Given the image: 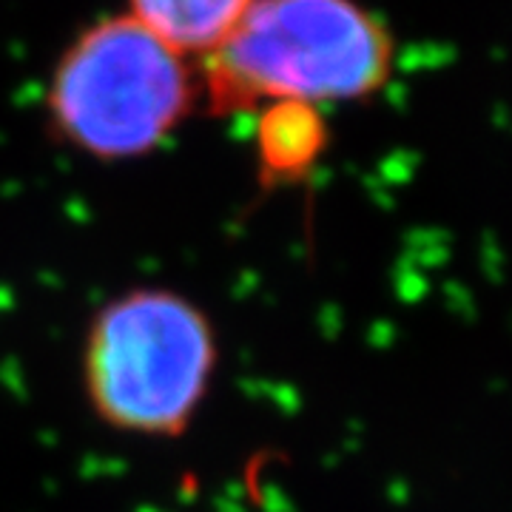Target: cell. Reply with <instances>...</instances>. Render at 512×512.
<instances>
[{
	"instance_id": "obj_1",
	"label": "cell",
	"mask_w": 512,
	"mask_h": 512,
	"mask_svg": "<svg viewBox=\"0 0 512 512\" xmlns=\"http://www.w3.org/2000/svg\"><path fill=\"white\" fill-rule=\"evenodd\" d=\"M393 37L356 0H254L202 63L220 114L279 103H356L387 86Z\"/></svg>"
},
{
	"instance_id": "obj_2",
	"label": "cell",
	"mask_w": 512,
	"mask_h": 512,
	"mask_svg": "<svg viewBox=\"0 0 512 512\" xmlns=\"http://www.w3.org/2000/svg\"><path fill=\"white\" fill-rule=\"evenodd\" d=\"M220 367V336L191 296L140 285L92 316L80 379L97 421L137 439H180Z\"/></svg>"
},
{
	"instance_id": "obj_3",
	"label": "cell",
	"mask_w": 512,
	"mask_h": 512,
	"mask_svg": "<svg viewBox=\"0 0 512 512\" xmlns=\"http://www.w3.org/2000/svg\"><path fill=\"white\" fill-rule=\"evenodd\" d=\"M188 57L131 15L97 20L52 72L49 126L74 151L123 163L146 157L200 100Z\"/></svg>"
},
{
	"instance_id": "obj_4",
	"label": "cell",
	"mask_w": 512,
	"mask_h": 512,
	"mask_svg": "<svg viewBox=\"0 0 512 512\" xmlns=\"http://www.w3.org/2000/svg\"><path fill=\"white\" fill-rule=\"evenodd\" d=\"M325 151V126L319 109L279 103L262 109L256 128L259 174L271 185L296 183L311 174Z\"/></svg>"
},
{
	"instance_id": "obj_5",
	"label": "cell",
	"mask_w": 512,
	"mask_h": 512,
	"mask_svg": "<svg viewBox=\"0 0 512 512\" xmlns=\"http://www.w3.org/2000/svg\"><path fill=\"white\" fill-rule=\"evenodd\" d=\"M131 18L188 55H208L248 12L254 0H128Z\"/></svg>"
}]
</instances>
